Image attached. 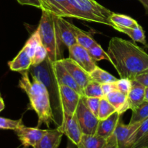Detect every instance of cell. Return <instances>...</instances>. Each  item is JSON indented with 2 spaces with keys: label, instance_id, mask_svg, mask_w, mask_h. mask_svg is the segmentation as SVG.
Returning a JSON list of instances; mask_svg holds the SVG:
<instances>
[{
  "label": "cell",
  "instance_id": "cell-24",
  "mask_svg": "<svg viewBox=\"0 0 148 148\" xmlns=\"http://www.w3.org/2000/svg\"><path fill=\"white\" fill-rule=\"evenodd\" d=\"M73 28L74 33L75 35L76 43L78 45L83 46L88 50L91 46H94L97 43V42H96L89 33L79 29L73 24Z\"/></svg>",
  "mask_w": 148,
  "mask_h": 148
},
{
  "label": "cell",
  "instance_id": "cell-44",
  "mask_svg": "<svg viewBox=\"0 0 148 148\" xmlns=\"http://www.w3.org/2000/svg\"><path fill=\"white\" fill-rule=\"evenodd\" d=\"M139 148H148V147H139Z\"/></svg>",
  "mask_w": 148,
  "mask_h": 148
},
{
  "label": "cell",
  "instance_id": "cell-14",
  "mask_svg": "<svg viewBox=\"0 0 148 148\" xmlns=\"http://www.w3.org/2000/svg\"><path fill=\"white\" fill-rule=\"evenodd\" d=\"M141 124L142 123H137L134 124H125L120 119L114 132V134L117 140L119 148H127V143L129 138L133 132L140 126Z\"/></svg>",
  "mask_w": 148,
  "mask_h": 148
},
{
  "label": "cell",
  "instance_id": "cell-43",
  "mask_svg": "<svg viewBox=\"0 0 148 148\" xmlns=\"http://www.w3.org/2000/svg\"><path fill=\"white\" fill-rule=\"evenodd\" d=\"M145 101L148 102V88H145Z\"/></svg>",
  "mask_w": 148,
  "mask_h": 148
},
{
  "label": "cell",
  "instance_id": "cell-11",
  "mask_svg": "<svg viewBox=\"0 0 148 148\" xmlns=\"http://www.w3.org/2000/svg\"><path fill=\"white\" fill-rule=\"evenodd\" d=\"M59 90L62 102V111L74 114L82 95L66 85H59Z\"/></svg>",
  "mask_w": 148,
  "mask_h": 148
},
{
  "label": "cell",
  "instance_id": "cell-31",
  "mask_svg": "<svg viewBox=\"0 0 148 148\" xmlns=\"http://www.w3.org/2000/svg\"><path fill=\"white\" fill-rule=\"evenodd\" d=\"M24 126L22 119L17 120L10 119L0 116V130H16L17 129Z\"/></svg>",
  "mask_w": 148,
  "mask_h": 148
},
{
  "label": "cell",
  "instance_id": "cell-34",
  "mask_svg": "<svg viewBox=\"0 0 148 148\" xmlns=\"http://www.w3.org/2000/svg\"><path fill=\"white\" fill-rule=\"evenodd\" d=\"M115 85L118 90L127 95L131 88V80L126 78H120L115 82Z\"/></svg>",
  "mask_w": 148,
  "mask_h": 148
},
{
  "label": "cell",
  "instance_id": "cell-39",
  "mask_svg": "<svg viewBox=\"0 0 148 148\" xmlns=\"http://www.w3.org/2000/svg\"><path fill=\"white\" fill-rule=\"evenodd\" d=\"M142 147H148V132L145 137L137 143L135 146H133V148H139Z\"/></svg>",
  "mask_w": 148,
  "mask_h": 148
},
{
  "label": "cell",
  "instance_id": "cell-18",
  "mask_svg": "<svg viewBox=\"0 0 148 148\" xmlns=\"http://www.w3.org/2000/svg\"><path fill=\"white\" fill-rule=\"evenodd\" d=\"M63 133L60 129L47 130L34 148H58L61 143Z\"/></svg>",
  "mask_w": 148,
  "mask_h": 148
},
{
  "label": "cell",
  "instance_id": "cell-22",
  "mask_svg": "<svg viewBox=\"0 0 148 148\" xmlns=\"http://www.w3.org/2000/svg\"><path fill=\"white\" fill-rule=\"evenodd\" d=\"M110 20L116 30L118 27H134L139 25L136 20L129 16L114 12L110 16Z\"/></svg>",
  "mask_w": 148,
  "mask_h": 148
},
{
  "label": "cell",
  "instance_id": "cell-10",
  "mask_svg": "<svg viewBox=\"0 0 148 148\" xmlns=\"http://www.w3.org/2000/svg\"><path fill=\"white\" fill-rule=\"evenodd\" d=\"M59 62L69 72L78 86L81 88L84 92L85 87L88 85L89 82L92 80L90 74L84 70L80 65H78L76 62L70 58H66V59L62 58L61 60H59Z\"/></svg>",
  "mask_w": 148,
  "mask_h": 148
},
{
  "label": "cell",
  "instance_id": "cell-16",
  "mask_svg": "<svg viewBox=\"0 0 148 148\" xmlns=\"http://www.w3.org/2000/svg\"><path fill=\"white\" fill-rule=\"evenodd\" d=\"M120 119V114L118 111H115L107 118L100 120L96 134L104 139L110 137L114 133Z\"/></svg>",
  "mask_w": 148,
  "mask_h": 148
},
{
  "label": "cell",
  "instance_id": "cell-9",
  "mask_svg": "<svg viewBox=\"0 0 148 148\" xmlns=\"http://www.w3.org/2000/svg\"><path fill=\"white\" fill-rule=\"evenodd\" d=\"M47 130H41L39 127H26L24 126L15 130L20 143L25 147L34 148L42 138Z\"/></svg>",
  "mask_w": 148,
  "mask_h": 148
},
{
  "label": "cell",
  "instance_id": "cell-2",
  "mask_svg": "<svg viewBox=\"0 0 148 148\" xmlns=\"http://www.w3.org/2000/svg\"><path fill=\"white\" fill-rule=\"evenodd\" d=\"M21 78L19 80V87L27 94L32 109L38 116V127L42 124L49 127L51 123H55L51 107L50 98L47 89L43 83L35 77L33 80L29 78L28 70L20 72Z\"/></svg>",
  "mask_w": 148,
  "mask_h": 148
},
{
  "label": "cell",
  "instance_id": "cell-23",
  "mask_svg": "<svg viewBox=\"0 0 148 148\" xmlns=\"http://www.w3.org/2000/svg\"><path fill=\"white\" fill-rule=\"evenodd\" d=\"M117 30L129 36L134 42H139L146 46L145 31L139 24L134 27H118Z\"/></svg>",
  "mask_w": 148,
  "mask_h": 148
},
{
  "label": "cell",
  "instance_id": "cell-3",
  "mask_svg": "<svg viewBox=\"0 0 148 148\" xmlns=\"http://www.w3.org/2000/svg\"><path fill=\"white\" fill-rule=\"evenodd\" d=\"M38 28L41 42L47 51V58L51 62L62 59L61 41L58 31L57 16L45 10H42L41 17Z\"/></svg>",
  "mask_w": 148,
  "mask_h": 148
},
{
  "label": "cell",
  "instance_id": "cell-38",
  "mask_svg": "<svg viewBox=\"0 0 148 148\" xmlns=\"http://www.w3.org/2000/svg\"><path fill=\"white\" fill-rule=\"evenodd\" d=\"M17 2L21 5H28L41 9V4L39 0H17Z\"/></svg>",
  "mask_w": 148,
  "mask_h": 148
},
{
  "label": "cell",
  "instance_id": "cell-26",
  "mask_svg": "<svg viewBox=\"0 0 148 148\" xmlns=\"http://www.w3.org/2000/svg\"><path fill=\"white\" fill-rule=\"evenodd\" d=\"M91 79L96 82H99L100 84H105V83H111V82H115L117 81V78L115 77L114 76L107 72V71L101 69L99 66L94 69V71L90 73Z\"/></svg>",
  "mask_w": 148,
  "mask_h": 148
},
{
  "label": "cell",
  "instance_id": "cell-19",
  "mask_svg": "<svg viewBox=\"0 0 148 148\" xmlns=\"http://www.w3.org/2000/svg\"><path fill=\"white\" fill-rule=\"evenodd\" d=\"M145 87L135 80H131V88L127 95L129 109L133 110L145 101Z\"/></svg>",
  "mask_w": 148,
  "mask_h": 148
},
{
  "label": "cell",
  "instance_id": "cell-45",
  "mask_svg": "<svg viewBox=\"0 0 148 148\" xmlns=\"http://www.w3.org/2000/svg\"><path fill=\"white\" fill-rule=\"evenodd\" d=\"M146 46V47H147V48H148V44H146V46Z\"/></svg>",
  "mask_w": 148,
  "mask_h": 148
},
{
  "label": "cell",
  "instance_id": "cell-29",
  "mask_svg": "<svg viewBox=\"0 0 148 148\" xmlns=\"http://www.w3.org/2000/svg\"><path fill=\"white\" fill-rule=\"evenodd\" d=\"M115 111H116L115 108L109 103V101L104 97L100 99L98 116H97L99 120H103L107 118Z\"/></svg>",
  "mask_w": 148,
  "mask_h": 148
},
{
  "label": "cell",
  "instance_id": "cell-37",
  "mask_svg": "<svg viewBox=\"0 0 148 148\" xmlns=\"http://www.w3.org/2000/svg\"><path fill=\"white\" fill-rule=\"evenodd\" d=\"M102 90L104 96H105V95H107L109 92H112V91L117 89H116L115 82H111V83L102 84Z\"/></svg>",
  "mask_w": 148,
  "mask_h": 148
},
{
  "label": "cell",
  "instance_id": "cell-17",
  "mask_svg": "<svg viewBox=\"0 0 148 148\" xmlns=\"http://www.w3.org/2000/svg\"><path fill=\"white\" fill-rule=\"evenodd\" d=\"M8 66L12 71L15 72L28 70L31 66V56L26 46H23L17 56L8 62Z\"/></svg>",
  "mask_w": 148,
  "mask_h": 148
},
{
  "label": "cell",
  "instance_id": "cell-15",
  "mask_svg": "<svg viewBox=\"0 0 148 148\" xmlns=\"http://www.w3.org/2000/svg\"><path fill=\"white\" fill-rule=\"evenodd\" d=\"M57 23L59 36L62 43L65 45L68 49L70 46L77 43L72 23L65 20L64 17H57Z\"/></svg>",
  "mask_w": 148,
  "mask_h": 148
},
{
  "label": "cell",
  "instance_id": "cell-30",
  "mask_svg": "<svg viewBox=\"0 0 148 148\" xmlns=\"http://www.w3.org/2000/svg\"><path fill=\"white\" fill-rule=\"evenodd\" d=\"M88 51L91 59L95 62L101 60L110 61L107 53L101 47L99 43L91 46L90 49H88Z\"/></svg>",
  "mask_w": 148,
  "mask_h": 148
},
{
  "label": "cell",
  "instance_id": "cell-4",
  "mask_svg": "<svg viewBox=\"0 0 148 148\" xmlns=\"http://www.w3.org/2000/svg\"><path fill=\"white\" fill-rule=\"evenodd\" d=\"M71 17L86 22L101 23L114 28L110 20L113 12L95 0H68Z\"/></svg>",
  "mask_w": 148,
  "mask_h": 148
},
{
  "label": "cell",
  "instance_id": "cell-40",
  "mask_svg": "<svg viewBox=\"0 0 148 148\" xmlns=\"http://www.w3.org/2000/svg\"><path fill=\"white\" fill-rule=\"evenodd\" d=\"M145 8V12L148 14V0H138Z\"/></svg>",
  "mask_w": 148,
  "mask_h": 148
},
{
  "label": "cell",
  "instance_id": "cell-25",
  "mask_svg": "<svg viewBox=\"0 0 148 148\" xmlns=\"http://www.w3.org/2000/svg\"><path fill=\"white\" fill-rule=\"evenodd\" d=\"M147 119H148V102L144 101L139 106L132 110L131 117L129 124H134L142 123Z\"/></svg>",
  "mask_w": 148,
  "mask_h": 148
},
{
  "label": "cell",
  "instance_id": "cell-27",
  "mask_svg": "<svg viewBox=\"0 0 148 148\" xmlns=\"http://www.w3.org/2000/svg\"><path fill=\"white\" fill-rule=\"evenodd\" d=\"M148 132V119L142 122L139 127L133 132L127 143V148H133Z\"/></svg>",
  "mask_w": 148,
  "mask_h": 148
},
{
  "label": "cell",
  "instance_id": "cell-36",
  "mask_svg": "<svg viewBox=\"0 0 148 148\" xmlns=\"http://www.w3.org/2000/svg\"><path fill=\"white\" fill-rule=\"evenodd\" d=\"M102 148H119L118 145L117 140L115 136L114 133L110 136V137L107 139L106 143L103 146Z\"/></svg>",
  "mask_w": 148,
  "mask_h": 148
},
{
  "label": "cell",
  "instance_id": "cell-1",
  "mask_svg": "<svg viewBox=\"0 0 148 148\" xmlns=\"http://www.w3.org/2000/svg\"><path fill=\"white\" fill-rule=\"evenodd\" d=\"M109 62L120 78L133 80L148 71V53L135 43L118 37L111 38L107 48Z\"/></svg>",
  "mask_w": 148,
  "mask_h": 148
},
{
  "label": "cell",
  "instance_id": "cell-20",
  "mask_svg": "<svg viewBox=\"0 0 148 148\" xmlns=\"http://www.w3.org/2000/svg\"><path fill=\"white\" fill-rule=\"evenodd\" d=\"M104 98L115 108L116 111H118L120 115L129 109V106L127 101V95L120 92L118 90H115L109 92L107 95L104 96Z\"/></svg>",
  "mask_w": 148,
  "mask_h": 148
},
{
  "label": "cell",
  "instance_id": "cell-13",
  "mask_svg": "<svg viewBox=\"0 0 148 148\" xmlns=\"http://www.w3.org/2000/svg\"><path fill=\"white\" fill-rule=\"evenodd\" d=\"M41 10L62 17H71L68 0H39Z\"/></svg>",
  "mask_w": 148,
  "mask_h": 148
},
{
  "label": "cell",
  "instance_id": "cell-42",
  "mask_svg": "<svg viewBox=\"0 0 148 148\" xmlns=\"http://www.w3.org/2000/svg\"><path fill=\"white\" fill-rule=\"evenodd\" d=\"M4 107H5V105H4V100H3V98L0 95V112L4 109Z\"/></svg>",
  "mask_w": 148,
  "mask_h": 148
},
{
  "label": "cell",
  "instance_id": "cell-35",
  "mask_svg": "<svg viewBox=\"0 0 148 148\" xmlns=\"http://www.w3.org/2000/svg\"><path fill=\"white\" fill-rule=\"evenodd\" d=\"M133 80L140 83L145 88H148V71L137 75Z\"/></svg>",
  "mask_w": 148,
  "mask_h": 148
},
{
  "label": "cell",
  "instance_id": "cell-8",
  "mask_svg": "<svg viewBox=\"0 0 148 148\" xmlns=\"http://www.w3.org/2000/svg\"><path fill=\"white\" fill-rule=\"evenodd\" d=\"M68 58L76 62L88 73H91L97 66L96 62L90 56L88 50L78 43L70 46L68 48Z\"/></svg>",
  "mask_w": 148,
  "mask_h": 148
},
{
  "label": "cell",
  "instance_id": "cell-6",
  "mask_svg": "<svg viewBox=\"0 0 148 148\" xmlns=\"http://www.w3.org/2000/svg\"><path fill=\"white\" fill-rule=\"evenodd\" d=\"M82 97L77 106L75 115L83 134L94 135L97 133V126L100 120L87 107Z\"/></svg>",
  "mask_w": 148,
  "mask_h": 148
},
{
  "label": "cell",
  "instance_id": "cell-41",
  "mask_svg": "<svg viewBox=\"0 0 148 148\" xmlns=\"http://www.w3.org/2000/svg\"><path fill=\"white\" fill-rule=\"evenodd\" d=\"M66 148H78V147H77V145H75L73 143H72L71 140H68Z\"/></svg>",
  "mask_w": 148,
  "mask_h": 148
},
{
  "label": "cell",
  "instance_id": "cell-32",
  "mask_svg": "<svg viewBox=\"0 0 148 148\" xmlns=\"http://www.w3.org/2000/svg\"><path fill=\"white\" fill-rule=\"evenodd\" d=\"M46 57H47V51L41 42L36 48L34 54L32 57L31 65L32 66H36V65L40 64L45 60Z\"/></svg>",
  "mask_w": 148,
  "mask_h": 148
},
{
  "label": "cell",
  "instance_id": "cell-33",
  "mask_svg": "<svg viewBox=\"0 0 148 148\" xmlns=\"http://www.w3.org/2000/svg\"><path fill=\"white\" fill-rule=\"evenodd\" d=\"M85 102L86 105L93 112V114H95L96 116H98L99 107H100V98H96V97H82Z\"/></svg>",
  "mask_w": 148,
  "mask_h": 148
},
{
  "label": "cell",
  "instance_id": "cell-5",
  "mask_svg": "<svg viewBox=\"0 0 148 148\" xmlns=\"http://www.w3.org/2000/svg\"><path fill=\"white\" fill-rule=\"evenodd\" d=\"M28 71L32 77H35L39 79L46 87L49 92L52 112L54 114L55 110V111H57L62 119L63 113H62V106L59 90V84L54 75L52 62L46 57L40 64L36 66L31 65Z\"/></svg>",
  "mask_w": 148,
  "mask_h": 148
},
{
  "label": "cell",
  "instance_id": "cell-21",
  "mask_svg": "<svg viewBox=\"0 0 148 148\" xmlns=\"http://www.w3.org/2000/svg\"><path fill=\"white\" fill-rule=\"evenodd\" d=\"M107 139L94 134H83L79 143L77 145L78 148H102L106 143Z\"/></svg>",
  "mask_w": 148,
  "mask_h": 148
},
{
  "label": "cell",
  "instance_id": "cell-46",
  "mask_svg": "<svg viewBox=\"0 0 148 148\" xmlns=\"http://www.w3.org/2000/svg\"><path fill=\"white\" fill-rule=\"evenodd\" d=\"M24 148H27V147H24Z\"/></svg>",
  "mask_w": 148,
  "mask_h": 148
},
{
  "label": "cell",
  "instance_id": "cell-12",
  "mask_svg": "<svg viewBox=\"0 0 148 148\" xmlns=\"http://www.w3.org/2000/svg\"><path fill=\"white\" fill-rule=\"evenodd\" d=\"M52 66L54 75L59 85H63L70 87L74 90L78 92L80 95L84 96V92L81 88L78 86L75 79L73 78L69 72L65 69V66L62 64L59 61L52 62Z\"/></svg>",
  "mask_w": 148,
  "mask_h": 148
},
{
  "label": "cell",
  "instance_id": "cell-7",
  "mask_svg": "<svg viewBox=\"0 0 148 148\" xmlns=\"http://www.w3.org/2000/svg\"><path fill=\"white\" fill-rule=\"evenodd\" d=\"M63 116L61 125L59 128L69 140L75 145L78 144L81 138L83 132L77 119L75 113L74 114H69L66 111H62Z\"/></svg>",
  "mask_w": 148,
  "mask_h": 148
},
{
  "label": "cell",
  "instance_id": "cell-28",
  "mask_svg": "<svg viewBox=\"0 0 148 148\" xmlns=\"http://www.w3.org/2000/svg\"><path fill=\"white\" fill-rule=\"evenodd\" d=\"M84 96L85 97H96V98H104L102 84L91 80L84 89Z\"/></svg>",
  "mask_w": 148,
  "mask_h": 148
}]
</instances>
